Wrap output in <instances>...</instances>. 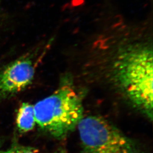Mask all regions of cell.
I'll use <instances>...</instances> for the list:
<instances>
[{
    "mask_svg": "<svg viewBox=\"0 0 153 153\" xmlns=\"http://www.w3.org/2000/svg\"><path fill=\"white\" fill-rule=\"evenodd\" d=\"M33 61L23 57L13 61L0 73V98L19 93L33 82L35 76Z\"/></svg>",
    "mask_w": 153,
    "mask_h": 153,
    "instance_id": "4",
    "label": "cell"
},
{
    "mask_svg": "<svg viewBox=\"0 0 153 153\" xmlns=\"http://www.w3.org/2000/svg\"><path fill=\"white\" fill-rule=\"evenodd\" d=\"M16 124L21 132L31 131L36 124L33 105L28 103H23L18 109Z\"/></svg>",
    "mask_w": 153,
    "mask_h": 153,
    "instance_id": "5",
    "label": "cell"
},
{
    "mask_svg": "<svg viewBox=\"0 0 153 153\" xmlns=\"http://www.w3.org/2000/svg\"><path fill=\"white\" fill-rule=\"evenodd\" d=\"M114 78L134 104L151 119L153 116V51L136 44L122 49L114 64Z\"/></svg>",
    "mask_w": 153,
    "mask_h": 153,
    "instance_id": "1",
    "label": "cell"
},
{
    "mask_svg": "<svg viewBox=\"0 0 153 153\" xmlns=\"http://www.w3.org/2000/svg\"><path fill=\"white\" fill-rule=\"evenodd\" d=\"M0 1H1V0H0Z\"/></svg>",
    "mask_w": 153,
    "mask_h": 153,
    "instance_id": "8",
    "label": "cell"
},
{
    "mask_svg": "<svg viewBox=\"0 0 153 153\" xmlns=\"http://www.w3.org/2000/svg\"><path fill=\"white\" fill-rule=\"evenodd\" d=\"M4 153H39L35 149L27 147H16Z\"/></svg>",
    "mask_w": 153,
    "mask_h": 153,
    "instance_id": "6",
    "label": "cell"
},
{
    "mask_svg": "<svg viewBox=\"0 0 153 153\" xmlns=\"http://www.w3.org/2000/svg\"><path fill=\"white\" fill-rule=\"evenodd\" d=\"M84 153H137L131 141L103 117H84L77 126Z\"/></svg>",
    "mask_w": 153,
    "mask_h": 153,
    "instance_id": "3",
    "label": "cell"
},
{
    "mask_svg": "<svg viewBox=\"0 0 153 153\" xmlns=\"http://www.w3.org/2000/svg\"><path fill=\"white\" fill-rule=\"evenodd\" d=\"M36 123L56 138L65 137L83 118L82 98L71 85L62 84L33 105Z\"/></svg>",
    "mask_w": 153,
    "mask_h": 153,
    "instance_id": "2",
    "label": "cell"
},
{
    "mask_svg": "<svg viewBox=\"0 0 153 153\" xmlns=\"http://www.w3.org/2000/svg\"><path fill=\"white\" fill-rule=\"evenodd\" d=\"M54 153H66L64 151H62V150H61V151H57L56 152H55Z\"/></svg>",
    "mask_w": 153,
    "mask_h": 153,
    "instance_id": "7",
    "label": "cell"
}]
</instances>
